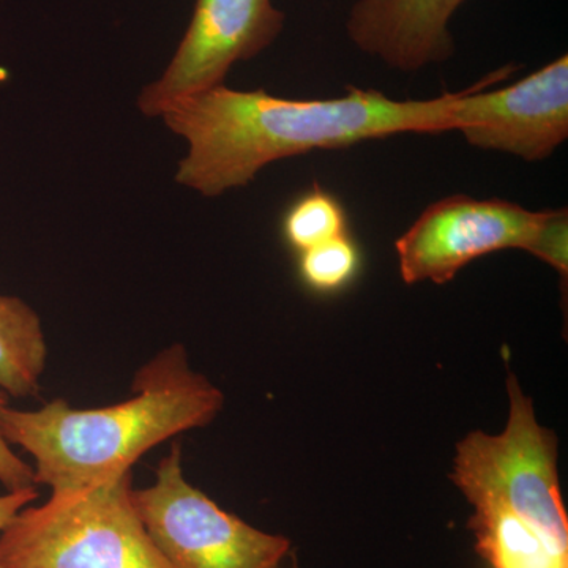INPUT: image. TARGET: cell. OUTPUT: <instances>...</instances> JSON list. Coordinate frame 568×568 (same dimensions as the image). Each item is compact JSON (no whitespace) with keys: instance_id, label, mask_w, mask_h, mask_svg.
Returning <instances> with one entry per match:
<instances>
[{"instance_id":"cell-9","label":"cell","mask_w":568,"mask_h":568,"mask_svg":"<svg viewBox=\"0 0 568 568\" xmlns=\"http://www.w3.org/2000/svg\"><path fill=\"white\" fill-rule=\"evenodd\" d=\"M465 0H357L347 18V36L358 50L392 69L414 73L454 55L448 31Z\"/></svg>"},{"instance_id":"cell-16","label":"cell","mask_w":568,"mask_h":568,"mask_svg":"<svg viewBox=\"0 0 568 568\" xmlns=\"http://www.w3.org/2000/svg\"><path fill=\"white\" fill-rule=\"evenodd\" d=\"M39 499L37 488L21 489V491H7L0 495V532L9 525L10 519L29 504Z\"/></svg>"},{"instance_id":"cell-4","label":"cell","mask_w":568,"mask_h":568,"mask_svg":"<svg viewBox=\"0 0 568 568\" xmlns=\"http://www.w3.org/2000/svg\"><path fill=\"white\" fill-rule=\"evenodd\" d=\"M508 420L499 435L473 432L459 440L452 480L466 499L488 497L568 552V517L560 495L558 437L538 424L532 399L508 375Z\"/></svg>"},{"instance_id":"cell-15","label":"cell","mask_w":568,"mask_h":568,"mask_svg":"<svg viewBox=\"0 0 568 568\" xmlns=\"http://www.w3.org/2000/svg\"><path fill=\"white\" fill-rule=\"evenodd\" d=\"M9 403L10 396L0 390V413L10 406ZM0 485L6 488V491L37 488L32 466L17 455L2 432H0Z\"/></svg>"},{"instance_id":"cell-17","label":"cell","mask_w":568,"mask_h":568,"mask_svg":"<svg viewBox=\"0 0 568 568\" xmlns=\"http://www.w3.org/2000/svg\"><path fill=\"white\" fill-rule=\"evenodd\" d=\"M290 568H301V566H298V560L297 558H295V555H293V559H291V566Z\"/></svg>"},{"instance_id":"cell-14","label":"cell","mask_w":568,"mask_h":568,"mask_svg":"<svg viewBox=\"0 0 568 568\" xmlns=\"http://www.w3.org/2000/svg\"><path fill=\"white\" fill-rule=\"evenodd\" d=\"M568 213L566 209L548 211L541 233L538 235L534 256L555 267L567 282L568 275Z\"/></svg>"},{"instance_id":"cell-2","label":"cell","mask_w":568,"mask_h":568,"mask_svg":"<svg viewBox=\"0 0 568 568\" xmlns=\"http://www.w3.org/2000/svg\"><path fill=\"white\" fill-rule=\"evenodd\" d=\"M223 403L222 390L190 366L185 347L173 345L138 369L125 402L92 409L61 398L36 410L7 406L0 432L31 455L37 485L70 491L129 473L151 448L212 424Z\"/></svg>"},{"instance_id":"cell-6","label":"cell","mask_w":568,"mask_h":568,"mask_svg":"<svg viewBox=\"0 0 568 568\" xmlns=\"http://www.w3.org/2000/svg\"><path fill=\"white\" fill-rule=\"evenodd\" d=\"M515 70L506 65L458 92L450 108V132L458 130L484 151L544 162L568 138V58L560 55L508 88L485 91Z\"/></svg>"},{"instance_id":"cell-1","label":"cell","mask_w":568,"mask_h":568,"mask_svg":"<svg viewBox=\"0 0 568 568\" xmlns=\"http://www.w3.org/2000/svg\"><path fill=\"white\" fill-rule=\"evenodd\" d=\"M457 95L402 102L351 88L342 99L287 100L222 84L175 103L162 118L190 145L179 163L178 182L219 196L248 185L276 160L402 133L450 132Z\"/></svg>"},{"instance_id":"cell-5","label":"cell","mask_w":568,"mask_h":568,"mask_svg":"<svg viewBox=\"0 0 568 568\" xmlns=\"http://www.w3.org/2000/svg\"><path fill=\"white\" fill-rule=\"evenodd\" d=\"M133 503L171 568H280L291 551L290 538L253 528L189 484L178 443L151 487L133 488Z\"/></svg>"},{"instance_id":"cell-10","label":"cell","mask_w":568,"mask_h":568,"mask_svg":"<svg viewBox=\"0 0 568 568\" xmlns=\"http://www.w3.org/2000/svg\"><path fill=\"white\" fill-rule=\"evenodd\" d=\"M469 504V529L488 568H568V552L503 504L488 497H474Z\"/></svg>"},{"instance_id":"cell-3","label":"cell","mask_w":568,"mask_h":568,"mask_svg":"<svg viewBox=\"0 0 568 568\" xmlns=\"http://www.w3.org/2000/svg\"><path fill=\"white\" fill-rule=\"evenodd\" d=\"M0 568H171L133 503L132 470L51 493L0 532Z\"/></svg>"},{"instance_id":"cell-7","label":"cell","mask_w":568,"mask_h":568,"mask_svg":"<svg viewBox=\"0 0 568 568\" xmlns=\"http://www.w3.org/2000/svg\"><path fill=\"white\" fill-rule=\"evenodd\" d=\"M547 216L548 211L504 200L458 194L437 201L395 242L399 274L407 284H443L487 254L510 248L532 254Z\"/></svg>"},{"instance_id":"cell-11","label":"cell","mask_w":568,"mask_h":568,"mask_svg":"<svg viewBox=\"0 0 568 568\" xmlns=\"http://www.w3.org/2000/svg\"><path fill=\"white\" fill-rule=\"evenodd\" d=\"M47 361V336L36 310L0 295V390L14 398L39 395Z\"/></svg>"},{"instance_id":"cell-13","label":"cell","mask_w":568,"mask_h":568,"mask_svg":"<svg viewBox=\"0 0 568 568\" xmlns=\"http://www.w3.org/2000/svg\"><path fill=\"white\" fill-rule=\"evenodd\" d=\"M298 254V274L306 286L320 293L346 286L361 264L357 246L347 234Z\"/></svg>"},{"instance_id":"cell-8","label":"cell","mask_w":568,"mask_h":568,"mask_svg":"<svg viewBox=\"0 0 568 568\" xmlns=\"http://www.w3.org/2000/svg\"><path fill=\"white\" fill-rule=\"evenodd\" d=\"M283 28L284 13L272 0H196L173 61L138 100L142 114L163 115L175 103L222 85L234 63L267 50Z\"/></svg>"},{"instance_id":"cell-12","label":"cell","mask_w":568,"mask_h":568,"mask_svg":"<svg viewBox=\"0 0 568 568\" xmlns=\"http://www.w3.org/2000/svg\"><path fill=\"white\" fill-rule=\"evenodd\" d=\"M345 209L332 194L315 186L305 193L283 219V237L295 252L302 253L346 234Z\"/></svg>"}]
</instances>
